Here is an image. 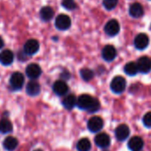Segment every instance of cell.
Here are the masks:
<instances>
[{
	"label": "cell",
	"instance_id": "1",
	"mask_svg": "<svg viewBox=\"0 0 151 151\" xmlns=\"http://www.w3.org/2000/svg\"><path fill=\"white\" fill-rule=\"evenodd\" d=\"M77 106L80 109L87 110L91 113H94L100 109L101 104L96 98L89 94H82L78 98Z\"/></svg>",
	"mask_w": 151,
	"mask_h": 151
},
{
	"label": "cell",
	"instance_id": "2",
	"mask_svg": "<svg viewBox=\"0 0 151 151\" xmlns=\"http://www.w3.org/2000/svg\"><path fill=\"white\" fill-rule=\"evenodd\" d=\"M125 88H126V81L123 77L117 76V77H115L112 79L110 83V89L114 93L120 94L124 92Z\"/></svg>",
	"mask_w": 151,
	"mask_h": 151
},
{
	"label": "cell",
	"instance_id": "3",
	"mask_svg": "<svg viewBox=\"0 0 151 151\" xmlns=\"http://www.w3.org/2000/svg\"><path fill=\"white\" fill-rule=\"evenodd\" d=\"M24 85V76L21 72H14L10 78V86L14 90H20Z\"/></svg>",
	"mask_w": 151,
	"mask_h": 151
},
{
	"label": "cell",
	"instance_id": "4",
	"mask_svg": "<svg viewBox=\"0 0 151 151\" xmlns=\"http://www.w3.org/2000/svg\"><path fill=\"white\" fill-rule=\"evenodd\" d=\"M103 124H103L102 118L100 117V116H92L88 120V122H87V128L92 132H100L102 129Z\"/></svg>",
	"mask_w": 151,
	"mask_h": 151
},
{
	"label": "cell",
	"instance_id": "5",
	"mask_svg": "<svg viewBox=\"0 0 151 151\" xmlns=\"http://www.w3.org/2000/svg\"><path fill=\"white\" fill-rule=\"evenodd\" d=\"M55 26L60 30H67L71 26V20L66 14H60L55 19Z\"/></svg>",
	"mask_w": 151,
	"mask_h": 151
},
{
	"label": "cell",
	"instance_id": "6",
	"mask_svg": "<svg viewBox=\"0 0 151 151\" xmlns=\"http://www.w3.org/2000/svg\"><path fill=\"white\" fill-rule=\"evenodd\" d=\"M104 30L108 36L114 37L118 34V32L120 30V25L116 20L112 19L106 23V25L104 27Z\"/></svg>",
	"mask_w": 151,
	"mask_h": 151
},
{
	"label": "cell",
	"instance_id": "7",
	"mask_svg": "<svg viewBox=\"0 0 151 151\" xmlns=\"http://www.w3.org/2000/svg\"><path fill=\"white\" fill-rule=\"evenodd\" d=\"M136 63L138 65L139 72L142 74H147L151 71V59L147 56L140 57Z\"/></svg>",
	"mask_w": 151,
	"mask_h": 151
},
{
	"label": "cell",
	"instance_id": "8",
	"mask_svg": "<svg viewBox=\"0 0 151 151\" xmlns=\"http://www.w3.org/2000/svg\"><path fill=\"white\" fill-rule=\"evenodd\" d=\"M39 50V43L36 39H29L23 46V52L28 55H33Z\"/></svg>",
	"mask_w": 151,
	"mask_h": 151
},
{
	"label": "cell",
	"instance_id": "9",
	"mask_svg": "<svg viewBox=\"0 0 151 151\" xmlns=\"http://www.w3.org/2000/svg\"><path fill=\"white\" fill-rule=\"evenodd\" d=\"M94 142H95V144L99 147H101V148H107L110 145L111 139H110L109 134H107L105 132H101V133H99V134H97L95 136Z\"/></svg>",
	"mask_w": 151,
	"mask_h": 151
},
{
	"label": "cell",
	"instance_id": "10",
	"mask_svg": "<svg viewBox=\"0 0 151 151\" xmlns=\"http://www.w3.org/2000/svg\"><path fill=\"white\" fill-rule=\"evenodd\" d=\"M42 69L37 63H31L26 68V75L30 79H37L40 77Z\"/></svg>",
	"mask_w": 151,
	"mask_h": 151
},
{
	"label": "cell",
	"instance_id": "11",
	"mask_svg": "<svg viewBox=\"0 0 151 151\" xmlns=\"http://www.w3.org/2000/svg\"><path fill=\"white\" fill-rule=\"evenodd\" d=\"M148 43H149L148 37L144 33L138 34L134 38V46L138 50H144L148 45Z\"/></svg>",
	"mask_w": 151,
	"mask_h": 151
},
{
	"label": "cell",
	"instance_id": "12",
	"mask_svg": "<svg viewBox=\"0 0 151 151\" xmlns=\"http://www.w3.org/2000/svg\"><path fill=\"white\" fill-rule=\"evenodd\" d=\"M130 135V129L126 124H120L115 130V136L117 140L124 141Z\"/></svg>",
	"mask_w": 151,
	"mask_h": 151
},
{
	"label": "cell",
	"instance_id": "13",
	"mask_svg": "<svg viewBox=\"0 0 151 151\" xmlns=\"http://www.w3.org/2000/svg\"><path fill=\"white\" fill-rule=\"evenodd\" d=\"M101 56L106 61H112L116 57V50L113 45H108L102 49Z\"/></svg>",
	"mask_w": 151,
	"mask_h": 151
},
{
	"label": "cell",
	"instance_id": "14",
	"mask_svg": "<svg viewBox=\"0 0 151 151\" xmlns=\"http://www.w3.org/2000/svg\"><path fill=\"white\" fill-rule=\"evenodd\" d=\"M52 90L53 92L59 95V96H63L66 93H68V86L67 85V83L63 80H57L56 82H54L53 86H52Z\"/></svg>",
	"mask_w": 151,
	"mask_h": 151
},
{
	"label": "cell",
	"instance_id": "15",
	"mask_svg": "<svg viewBox=\"0 0 151 151\" xmlns=\"http://www.w3.org/2000/svg\"><path fill=\"white\" fill-rule=\"evenodd\" d=\"M143 146H144V141L139 136H133L128 141V147L132 151H140Z\"/></svg>",
	"mask_w": 151,
	"mask_h": 151
},
{
	"label": "cell",
	"instance_id": "16",
	"mask_svg": "<svg viewBox=\"0 0 151 151\" xmlns=\"http://www.w3.org/2000/svg\"><path fill=\"white\" fill-rule=\"evenodd\" d=\"M14 61V53L11 50H4L3 52H0V63L8 66L12 64Z\"/></svg>",
	"mask_w": 151,
	"mask_h": 151
},
{
	"label": "cell",
	"instance_id": "17",
	"mask_svg": "<svg viewBox=\"0 0 151 151\" xmlns=\"http://www.w3.org/2000/svg\"><path fill=\"white\" fill-rule=\"evenodd\" d=\"M40 90H41L40 85L35 80L29 82L26 86V92L29 96H37L40 93Z\"/></svg>",
	"mask_w": 151,
	"mask_h": 151
},
{
	"label": "cell",
	"instance_id": "18",
	"mask_svg": "<svg viewBox=\"0 0 151 151\" xmlns=\"http://www.w3.org/2000/svg\"><path fill=\"white\" fill-rule=\"evenodd\" d=\"M143 7L139 3H133L129 7V14L133 18H139L143 15Z\"/></svg>",
	"mask_w": 151,
	"mask_h": 151
},
{
	"label": "cell",
	"instance_id": "19",
	"mask_svg": "<svg viewBox=\"0 0 151 151\" xmlns=\"http://www.w3.org/2000/svg\"><path fill=\"white\" fill-rule=\"evenodd\" d=\"M78 103V99L76 98L74 94H68L65 96V98L62 101V105L66 109H72Z\"/></svg>",
	"mask_w": 151,
	"mask_h": 151
},
{
	"label": "cell",
	"instance_id": "20",
	"mask_svg": "<svg viewBox=\"0 0 151 151\" xmlns=\"http://www.w3.org/2000/svg\"><path fill=\"white\" fill-rule=\"evenodd\" d=\"M3 146L7 151H14L18 146V140L16 138L9 136L5 139L3 142Z\"/></svg>",
	"mask_w": 151,
	"mask_h": 151
},
{
	"label": "cell",
	"instance_id": "21",
	"mask_svg": "<svg viewBox=\"0 0 151 151\" xmlns=\"http://www.w3.org/2000/svg\"><path fill=\"white\" fill-rule=\"evenodd\" d=\"M124 71L126 75L128 76H135L139 73V68H138V65L136 62L131 61L125 64L124 68Z\"/></svg>",
	"mask_w": 151,
	"mask_h": 151
},
{
	"label": "cell",
	"instance_id": "22",
	"mask_svg": "<svg viewBox=\"0 0 151 151\" xmlns=\"http://www.w3.org/2000/svg\"><path fill=\"white\" fill-rule=\"evenodd\" d=\"M53 14H54L53 9L50 6H44L40 10V17L45 22L50 21L53 17Z\"/></svg>",
	"mask_w": 151,
	"mask_h": 151
},
{
	"label": "cell",
	"instance_id": "23",
	"mask_svg": "<svg viewBox=\"0 0 151 151\" xmlns=\"http://www.w3.org/2000/svg\"><path fill=\"white\" fill-rule=\"evenodd\" d=\"M91 147H92L91 141L87 138H82L77 143L78 151H90Z\"/></svg>",
	"mask_w": 151,
	"mask_h": 151
},
{
	"label": "cell",
	"instance_id": "24",
	"mask_svg": "<svg viewBox=\"0 0 151 151\" xmlns=\"http://www.w3.org/2000/svg\"><path fill=\"white\" fill-rule=\"evenodd\" d=\"M12 131H13V124L8 119L3 118L0 120V132L5 134V133L11 132Z\"/></svg>",
	"mask_w": 151,
	"mask_h": 151
},
{
	"label": "cell",
	"instance_id": "25",
	"mask_svg": "<svg viewBox=\"0 0 151 151\" xmlns=\"http://www.w3.org/2000/svg\"><path fill=\"white\" fill-rule=\"evenodd\" d=\"M93 75H94L93 71L90 68H85L80 70V76L85 81H90L93 78Z\"/></svg>",
	"mask_w": 151,
	"mask_h": 151
},
{
	"label": "cell",
	"instance_id": "26",
	"mask_svg": "<svg viewBox=\"0 0 151 151\" xmlns=\"http://www.w3.org/2000/svg\"><path fill=\"white\" fill-rule=\"evenodd\" d=\"M61 5L67 10H74L78 6L77 3L75 2V0H62Z\"/></svg>",
	"mask_w": 151,
	"mask_h": 151
},
{
	"label": "cell",
	"instance_id": "27",
	"mask_svg": "<svg viewBox=\"0 0 151 151\" xmlns=\"http://www.w3.org/2000/svg\"><path fill=\"white\" fill-rule=\"evenodd\" d=\"M118 3V0H103V6L107 10L114 9Z\"/></svg>",
	"mask_w": 151,
	"mask_h": 151
},
{
	"label": "cell",
	"instance_id": "28",
	"mask_svg": "<svg viewBox=\"0 0 151 151\" xmlns=\"http://www.w3.org/2000/svg\"><path fill=\"white\" fill-rule=\"evenodd\" d=\"M142 123L147 128H151V112H147L144 115Z\"/></svg>",
	"mask_w": 151,
	"mask_h": 151
},
{
	"label": "cell",
	"instance_id": "29",
	"mask_svg": "<svg viewBox=\"0 0 151 151\" xmlns=\"http://www.w3.org/2000/svg\"><path fill=\"white\" fill-rule=\"evenodd\" d=\"M3 46H4V41L1 37H0V49H1Z\"/></svg>",
	"mask_w": 151,
	"mask_h": 151
},
{
	"label": "cell",
	"instance_id": "30",
	"mask_svg": "<svg viewBox=\"0 0 151 151\" xmlns=\"http://www.w3.org/2000/svg\"><path fill=\"white\" fill-rule=\"evenodd\" d=\"M34 151H43V150H41V149H36V150H34Z\"/></svg>",
	"mask_w": 151,
	"mask_h": 151
},
{
	"label": "cell",
	"instance_id": "31",
	"mask_svg": "<svg viewBox=\"0 0 151 151\" xmlns=\"http://www.w3.org/2000/svg\"><path fill=\"white\" fill-rule=\"evenodd\" d=\"M140 151H141V150H140Z\"/></svg>",
	"mask_w": 151,
	"mask_h": 151
}]
</instances>
